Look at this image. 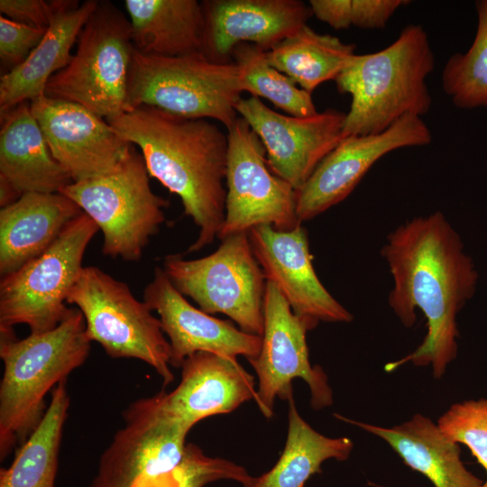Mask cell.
I'll return each mask as SVG.
<instances>
[{
    "label": "cell",
    "instance_id": "obj_1",
    "mask_svg": "<svg viewBox=\"0 0 487 487\" xmlns=\"http://www.w3.org/2000/svg\"><path fill=\"white\" fill-rule=\"evenodd\" d=\"M381 254L392 278L388 301L396 317L411 327L419 310L427 322V334L417 349L384 370L392 372L406 363L431 365L433 376L439 379L457 355L456 317L476 291L475 265L441 211L394 228Z\"/></svg>",
    "mask_w": 487,
    "mask_h": 487
},
{
    "label": "cell",
    "instance_id": "obj_2",
    "mask_svg": "<svg viewBox=\"0 0 487 487\" xmlns=\"http://www.w3.org/2000/svg\"><path fill=\"white\" fill-rule=\"evenodd\" d=\"M106 121L121 138L140 148L149 175L180 198L184 214L198 228L188 252L210 244L225 219L227 134L208 119L148 106Z\"/></svg>",
    "mask_w": 487,
    "mask_h": 487
},
{
    "label": "cell",
    "instance_id": "obj_3",
    "mask_svg": "<svg viewBox=\"0 0 487 487\" xmlns=\"http://www.w3.org/2000/svg\"><path fill=\"white\" fill-rule=\"evenodd\" d=\"M435 67L428 36L420 24H408L386 48L354 54L335 79L352 101L343 136L380 133L403 117H421L432 105L427 78Z\"/></svg>",
    "mask_w": 487,
    "mask_h": 487
},
{
    "label": "cell",
    "instance_id": "obj_4",
    "mask_svg": "<svg viewBox=\"0 0 487 487\" xmlns=\"http://www.w3.org/2000/svg\"><path fill=\"white\" fill-rule=\"evenodd\" d=\"M91 341L77 308L55 328L18 339L0 331V459L20 446L42 419L44 398L87 359Z\"/></svg>",
    "mask_w": 487,
    "mask_h": 487
},
{
    "label": "cell",
    "instance_id": "obj_5",
    "mask_svg": "<svg viewBox=\"0 0 487 487\" xmlns=\"http://www.w3.org/2000/svg\"><path fill=\"white\" fill-rule=\"evenodd\" d=\"M165 389L123 411L90 487H191L185 459L190 428L165 403Z\"/></svg>",
    "mask_w": 487,
    "mask_h": 487
},
{
    "label": "cell",
    "instance_id": "obj_6",
    "mask_svg": "<svg viewBox=\"0 0 487 487\" xmlns=\"http://www.w3.org/2000/svg\"><path fill=\"white\" fill-rule=\"evenodd\" d=\"M234 62L219 63L202 52L166 57L133 51L128 80L133 108L148 106L188 118L215 119L227 129L243 93Z\"/></svg>",
    "mask_w": 487,
    "mask_h": 487
},
{
    "label": "cell",
    "instance_id": "obj_7",
    "mask_svg": "<svg viewBox=\"0 0 487 487\" xmlns=\"http://www.w3.org/2000/svg\"><path fill=\"white\" fill-rule=\"evenodd\" d=\"M70 62L48 81L45 96L75 102L104 117L132 110L128 80L134 46L129 19L98 2L78 37Z\"/></svg>",
    "mask_w": 487,
    "mask_h": 487
},
{
    "label": "cell",
    "instance_id": "obj_8",
    "mask_svg": "<svg viewBox=\"0 0 487 487\" xmlns=\"http://www.w3.org/2000/svg\"><path fill=\"white\" fill-rule=\"evenodd\" d=\"M150 177L142 154L133 147L111 172L74 181L60 193L96 224L104 255L137 262L165 222L163 209L169 204L152 191Z\"/></svg>",
    "mask_w": 487,
    "mask_h": 487
},
{
    "label": "cell",
    "instance_id": "obj_9",
    "mask_svg": "<svg viewBox=\"0 0 487 487\" xmlns=\"http://www.w3.org/2000/svg\"><path fill=\"white\" fill-rule=\"evenodd\" d=\"M67 304L82 313L91 342L112 358H133L152 367L163 386L174 380L170 345L161 321L129 286L96 266H84Z\"/></svg>",
    "mask_w": 487,
    "mask_h": 487
},
{
    "label": "cell",
    "instance_id": "obj_10",
    "mask_svg": "<svg viewBox=\"0 0 487 487\" xmlns=\"http://www.w3.org/2000/svg\"><path fill=\"white\" fill-rule=\"evenodd\" d=\"M99 231L84 212L41 255L0 280V331L28 326L41 334L69 314L68 295L83 269L87 248Z\"/></svg>",
    "mask_w": 487,
    "mask_h": 487
},
{
    "label": "cell",
    "instance_id": "obj_11",
    "mask_svg": "<svg viewBox=\"0 0 487 487\" xmlns=\"http://www.w3.org/2000/svg\"><path fill=\"white\" fill-rule=\"evenodd\" d=\"M162 269L202 311L224 314L242 331L262 335L266 279L248 233L227 236L214 253L199 259L168 255Z\"/></svg>",
    "mask_w": 487,
    "mask_h": 487
},
{
    "label": "cell",
    "instance_id": "obj_12",
    "mask_svg": "<svg viewBox=\"0 0 487 487\" xmlns=\"http://www.w3.org/2000/svg\"><path fill=\"white\" fill-rule=\"evenodd\" d=\"M227 131L225 212L217 238L249 233L261 225L278 230L301 225L298 191L270 169L258 135L241 116Z\"/></svg>",
    "mask_w": 487,
    "mask_h": 487
},
{
    "label": "cell",
    "instance_id": "obj_13",
    "mask_svg": "<svg viewBox=\"0 0 487 487\" xmlns=\"http://www.w3.org/2000/svg\"><path fill=\"white\" fill-rule=\"evenodd\" d=\"M317 324L297 316L278 288L266 280L262 348L255 358L248 360L258 379L254 400L266 418L273 417L277 398L288 400L293 394L295 378L308 385L313 409L332 405L333 392L326 372L309 362L307 333Z\"/></svg>",
    "mask_w": 487,
    "mask_h": 487
},
{
    "label": "cell",
    "instance_id": "obj_14",
    "mask_svg": "<svg viewBox=\"0 0 487 487\" xmlns=\"http://www.w3.org/2000/svg\"><path fill=\"white\" fill-rule=\"evenodd\" d=\"M236 112L262 141L272 172L297 191L344 138L345 114L335 109L308 117L285 115L251 96L240 99Z\"/></svg>",
    "mask_w": 487,
    "mask_h": 487
},
{
    "label": "cell",
    "instance_id": "obj_15",
    "mask_svg": "<svg viewBox=\"0 0 487 487\" xmlns=\"http://www.w3.org/2000/svg\"><path fill=\"white\" fill-rule=\"evenodd\" d=\"M432 134L419 116L408 115L389 129L344 137L298 191L297 216L310 220L345 199L376 161L404 147L423 146Z\"/></svg>",
    "mask_w": 487,
    "mask_h": 487
},
{
    "label": "cell",
    "instance_id": "obj_16",
    "mask_svg": "<svg viewBox=\"0 0 487 487\" xmlns=\"http://www.w3.org/2000/svg\"><path fill=\"white\" fill-rule=\"evenodd\" d=\"M30 105L52 156L73 182L111 172L133 148L104 117L79 104L43 95Z\"/></svg>",
    "mask_w": 487,
    "mask_h": 487
},
{
    "label": "cell",
    "instance_id": "obj_17",
    "mask_svg": "<svg viewBox=\"0 0 487 487\" xmlns=\"http://www.w3.org/2000/svg\"><path fill=\"white\" fill-rule=\"evenodd\" d=\"M267 281L272 282L299 317L317 323H350L353 314L325 288L312 264L306 229L261 225L248 233Z\"/></svg>",
    "mask_w": 487,
    "mask_h": 487
},
{
    "label": "cell",
    "instance_id": "obj_18",
    "mask_svg": "<svg viewBox=\"0 0 487 487\" xmlns=\"http://www.w3.org/2000/svg\"><path fill=\"white\" fill-rule=\"evenodd\" d=\"M143 301L155 311L170 345V366L181 367L190 354L211 352L236 359L255 358L262 336L247 334L232 322L212 317L192 306L172 284L165 271L156 267L143 290Z\"/></svg>",
    "mask_w": 487,
    "mask_h": 487
},
{
    "label": "cell",
    "instance_id": "obj_19",
    "mask_svg": "<svg viewBox=\"0 0 487 487\" xmlns=\"http://www.w3.org/2000/svg\"><path fill=\"white\" fill-rule=\"evenodd\" d=\"M204 37L201 52L219 63L232 61L240 43L268 51L293 34L312 15L299 0H207L201 2Z\"/></svg>",
    "mask_w": 487,
    "mask_h": 487
},
{
    "label": "cell",
    "instance_id": "obj_20",
    "mask_svg": "<svg viewBox=\"0 0 487 487\" xmlns=\"http://www.w3.org/2000/svg\"><path fill=\"white\" fill-rule=\"evenodd\" d=\"M181 379L165 393L168 409L190 429L200 420L254 400L255 379L234 358L200 351L181 365Z\"/></svg>",
    "mask_w": 487,
    "mask_h": 487
},
{
    "label": "cell",
    "instance_id": "obj_21",
    "mask_svg": "<svg viewBox=\"0 0 487 487\" xmlns=\"http://www.w3.org/2000/svg\"><path fill=\"white\" fill-rule=\"evenodd\" d=\"M98 1L54 0L46 32L28 58L0 78V112L45 95L50 78L72 60V46Z\"/></svg>",
    "mask_w": 487,
    "mask_h": 487
},
{
    "label": "cell",
    "instance_id": "obj_22",
    "mask_svg": "<svg viewBox=\"0 0 487 487\" xmlns=\"http://www.w3.org/2000/svg\"><path fill=\"white\" fill-rule=\"evenodd\" d=\"M83 211L62 193H25L0 210V275L45 252Z\"/></svg>",
    "mask_w": 487,
    "mask_h": 487
},
{
    "label": "cell",
    "instance_id": "obj_23",
    "mask_svg": "<svg viewBox=\"0 0 487 487\" xmlns=\"http://www.w3.org/2000/svg\"><path fill=\"white\" fill-rule=\"evenodd\" d=\"M383 439L410 469L427 477L434 487H482L483 482L461 459L460 445L421 414L391 427H379L335 414Z\"/></svg>",
    "mask_w": 487,
    "mask_h": 487
},
{
    "label": "cell",
    "instance_id": "obj_24",
    "mask_svg": "<svg viewBox=\"0 0 487 487\" xmlns=\"http://www.w3.org/2000/svg\"><path fill=\"white\" fill-rule=\"evenodd\" d=\"M0 178L21 196L57 193L73 182L52 156L29 101L1 113Z\"/></svg>",
    "mask_w": 487,
    "mask_h": 487
},
{
    "label": "cell",
    "instance_id": "obj_25",
    "mask_svg": "<svg viewBox=\"0 0 487 487\" xmlns=\"http://www.w3.org/2000/svg\"><path fill=\"white\" fill-rule=\"evenodd\" d=\"M132 40L140 52L166 57L201 52L202 4L197 0H125Z\"/></svg>",
    "mask_w": 487,
    "mask_h": 487
},
{
    "label": "cell",
    "instance_id": "obj_26",
    "mask_svg": "<svg viewBox=\"0 0 487 487\" xmlns=\"http://www.w3.org/2000/svg\"><path fill=\"white\" fill-rule=\"evenodd\" d=\"M288 433L277 463L266 473L251 478L243 487H304L322 464L329 459L345 461L354 447L345 436L327 437L311 427L299 415L293 394L288 400Z\"/></svg>",
    "mask_w": 487,
    "mask_h": 487
},
{
    "label": "cell",
    "instance_id": "obj_27",
    "mask_svg": "<svg viewBox=\"0 0 487 487\" xmlns=\"http://www.w3.org/2000/svg\"><path fill=\"white\" fill-rule=\"evenodd\" d=\"M66 381L51 392L42 419L17 448L10 466L0 470V487H55L59 452L70 404Z\"/></svg>",
    "mask_w": 487,
    "mask_h": 487
},
{
    "label": "cell",
    "instance_id": "obj_28",
    "mask_svg": "<svg viewBox=\"0 0 487 487\" xmlns=\"http://www.w3.org/2000/svg\"><path fill=\"white\" fill-rule=\"evenodd\" d=\"M354 50V44L305 24L266 51V56L271 66L311 94L322 83L336 78Z\"/></svg>",
    "mask_w": 487,
    "mask_h": 487
},
{
    "label": "cell",
    "instance_id": "obj_29",
    "mask_svg": "<svg viewBox=\"0 0 487 487\" xmlns=\"http://www.w3.org/2000/svg\"><path fill=\"white\" fill-rule=\"evenodd\" d=\"M232 61L238 68L244 92L269 100L289 115L308 117L317 113L311 94L271 66L266 51L252 43H240L232 52Z\"/></svg>",
    "mask_w": 487,
    "mask_h": 487
},
{
    "label": "cell",
    "instance_id": "obj_30",
    "mask_svg": "<svg viewBox=\"0 0 487 487\" xmlns=\"http://www.w3.org/2000/svg\"><path fill=\"white\" fill-rule=\"evenodd\" d=\"M477 29L470 48L453 54L442 72V87L459 108L487 106V0L476 2Z\"/></svg>",
    "mask_w": 487,
    "mask_h": 487
},
{
    "label": "cell",
    "instance_id": "obj_31",
    "mask_svg": "<svg viewBox=\"0 0 487 487\" xmlns=\"http://www.w3.org/2000/svg\"><path fill=\"white\" fill-rule=\"evenodd\" d=\"M409 3L405 0H310L308 5L318 20L334 29L356 26L381 29L394 13Z\"/></svg>",
    "mask_w": 487,
    "mask_h": 487
},
{
    "label": "cell",
    "instance_id": "obj_32",
    "mask_svg": "<svg viewBox=\"0 0 487 487\" xmlns=\"http://www.w3.org/2000/svg\"><path fill=\"white\" fill-rule=\"evenodd\" d=\"M437 426L451 440L470 449L486 472L482 487H487V398L453 404Z\"/></svg>",
    "mask_w": 487,
    "mask_h": 487
},
{
    "label": "cell",
    "instance_id": "obj_33",
    "mask_svg": "<svg viewBox=\"0 0 487 487\" xmlns=\"http://www.w3.org/2000/svg\"><path fill=\"white\" fill-rule=\"evenodd\" d=\"M47 29L0 16V60L5 73L21 65L42 40Z\"/></svg>",
    "mask_w": 487,
    "mask_h": 487
},
{
    "label": "cell",
    "instance_id": "obj_34",
    "mask_svg": "<svg viewBox=\"0 0 487 487\" xmlns=\"http://www.w3.org/2000/svg\"><path fill=\"white\" fill-rule=\"evenodd\" d=\"M54 1L1 0L0 12L5 17L30 26L47 29L53 13Z\"/></svg>",
    "mask_w": 487,
    "mask_h": 487
},
{
    "label": "cell",
    "instance_id": "obj_35",
    "mask_svg": "<svg viewBox=\"0 0 487 487\" xmlns=\"http://www.w3.org/2000/svg\"><path fill=\"white\" fill-rule=\"evenodd\" d=\"M187 457H188V456H187ZM188 462H189V464H190V466H191V468H192V471H193L195 476L197 477V479H198V480L199 481V482L201 483V486L204 487V482H203V481L200 479V477H199V476L198 475V473H196V471H195V469H194V467H193V465H192V464L190 463L189 460H188Z\"/></svg>",
    "mask_w": 487,
    "mask_h": 487
}]
</instances>
